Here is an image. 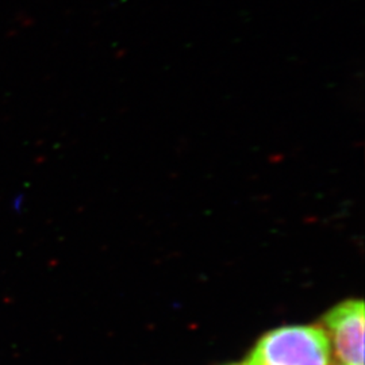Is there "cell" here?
<instances>
[{"instance_id": "obj_1", "label": "cell", "mask_w": 365, "mask_h": 365, "mask_svg": "<svg viewBox=\"0 0 365 365\" xmlns=\"http://www.w3.org/2000/svg\"><path fill=\"white\" fill-rule=\"evenodd\" d=\"M327 333L314 327H284L267 333L245 365H329Z\"/></svg>"}, {"instance_id": "obj_2", "label": "cell", "mask_w": 365, "mask_h": 365, "mask_svg": "<svg viewBox=\"0 0 365 365\" xmlns=\"http://www.w3.org/2000/svg\"><path fill=\"white\" fill-rule=\"evenodd\" d=\"M336 356L345 365H364V303L346 300L324 318Z\"/></svg>"}]
</instances>
